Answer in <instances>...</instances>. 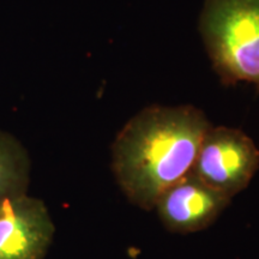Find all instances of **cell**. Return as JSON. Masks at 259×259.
<instances>
[{"label":"cell","instance_id":"6da1fadb","mask_svg":"<svg viewBox=\"0 0 259 259\" xmlns=\"http://www.w3.org/2000/svg\"><path fill=\"white\" fill-rule=\"evenodd\" d=\"M210 126L192 106H153L136 114L112 147L113 173L130 202L154 210L160 194L192 171Z\"/></svg>","mask_w":259,"mask_h":259},{"label":"cell","instance_id":"7a4b0ae2","mask_svg":"<svg viewBox=\"0 0 259 259\" xmlns=\"http://www.w3.org/2000/svg\"><path fill=\"white\" fill-rule=\"evenodd\" d=\"M200 31L222 83L259 90V0H205Z\"/></svg>","mask_w":259,"mask_h":259},{"label":"cell","instance_id":"3957f363","mask_svg":"<svg viewBox=\"0 0 259 259\" xmlns=\"http://www.w3.org/2000/svg\"><path fill=\"white\" fill-rule=\"evenodd\" d=\"M258 168L259 150L247 135L226 126H210L191 173L233 199L250 185Z\"/></svg>","mask_w":259,"mask_h":259},{"label":"cell","instance_id":"277c9868","mask_svg":"<svg viewBox=\"0 0 259 259\" xmlns=\"http://www.w3.org/2000/svg\"><path fill=\"white\" fill-rule=\"evenodd\" d=\"M56 227L46 204L28 193L0 208V259H44Z\"/></svg>","mask_w":259,"mask_h":259},{"label":"cell","instance_id":"5b68a950","mask_svg":"<svg viewBox=\"0 0 259 259\" xmlns=\"http://www.w3.org/2000/svg\"><path fill=\"white\" fill-rule=\"evenodd\" d=\"M231 200L190 173L164 190L154 209L168 231L190 234L211 226Z\"/></svg>","mask_w":259,"mask_h":259},{"label":"cell","instance_id":"8992f818","mask_svg":"<svg viewBox=\"0 0 259 259\" xmlns=\"http://www.w3.org/2000/svg\"><path fill=\"white\" fill-rule=\"evenodd\" d=\"M30 158L14 136L0 131V208L8 200L28 193Z\"/></svg>","mask_w":259,"mask_h":259}]
</instances>
